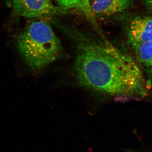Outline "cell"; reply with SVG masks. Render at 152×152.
<instances>
[{"label":"cell","mask_w":152,"mask_h":152,"mask_svg":"<svg viewBox=\"0 0 152 152\" xmlns=\"http://www.w3.org/2000/svg\"><path fill=\"white\" fill-rule=\"evenodd\" d=\"M74 72L79 84L88 89L124 100L142 99L148 88L138 63L108 41L87 38L77 31Z\"/></svg>","instance_id":"cell-1"},{"label":"cell","mask_w":152,"mask_h":152,"mask_svg":"<svg viewBox=\"0 0 152 152\" xmlns=\"http://www.w3.org/2000/svg\"><path fill=\"white\" fill-rule=\"evenodd\" d=\"M17 48L26 65L33 72L54 62L60 57L62 47L50 25L33 22L19 36Z\"/></svg>","instance_id":"cell-2"},{"label":"cell","mask_w":152,"mask_h":152,"mask_svg":"<svg viewBox=\"0 0 152 152\" xmlns=\"http://www.w3.org/2000/svg\"><path fill=\"white\" fill-rule=\"evenodd\" d=\"M14 10L26 18H45L58 14L59 10L50 0H10Z\"/></svg>","instance_id":"cell-3"},{"label":"cell","mask_w":152,"mask_h":152,"mask_svg":"<svg viewBox=\"0 0 152 152\" xmlns=\"http://www.w3.org/2000/svg\"><path fill=\"white\" fill-rule=\"evenodd\" d=\"M127 36L131 45L145 43L152 41V17H136L127 29Z\"/></svg>","instance_id":"cell-4"},{"label":"cell","mask_w":152,"mask_h":152,"mask_svg":"<svg viewBox=\"0 0 152 152\" xmlns=\"http://www.w3.org/2000/svg\"><path fill=\"white\" fill-rule=\"evenodd\" d=\"M134 0H94L91 7L93 15L106 16L123 12L132 5Z\"/></svg>","instance_id":"cell-5"},{"label":"cell","mask_w":152,"mask_h":152,"mask_svg":"<svg viewBox=\"0 0 152 152\" xmlns=\"http://www.w3.org/2000/svg\"><path fill=\"white\" fill-rule=\"evenodd\" d=\"M136 60L143 72L148 88L152 86V41L141 44L131 45Z\"/></svg>","instance_id":"cell-6"},{"label":"cell","mask_w":152,"mask_h":152,"mask_svg":"<svg viewBox=\"0 0 152 152\" xmlns=\"http://www.w3.org/2000/svg\"><path fill=\"white\" fill-rule=\"evenodd\" d=\"M60 7L65 10L78 9L83 12L82 0H56Z\"/></svg>","instance_id":"cell-7"},{"label":"cell","mask_w":152,"mask_h":152,"mask_svg":"<svg viewBox=\"0 0 152 152\" xmlns=\"http://www.w3.org/2000/svg\"><path fill=\"white\" fill-rule=\"evenodd\" d=\"M82 2L83 8V12L85 13L88 18H92L93 17V15L91 10V5H90L89 0H82Z\"/></svg>","instance_id":"cell-8"},{"label":"cell","mask_w":152,"mask_h":152,"mask_svg":"<svg viewBox=\"0 0 152 152\" xmlns=\"http://www.w3.org/2000/svg\"><path fill=\"white\" fill-rule=\"evenodd\" d=\"M147 8L152 12V0H143Z\"/></svg>","instance_id":"cell-9"}]
</instances>
